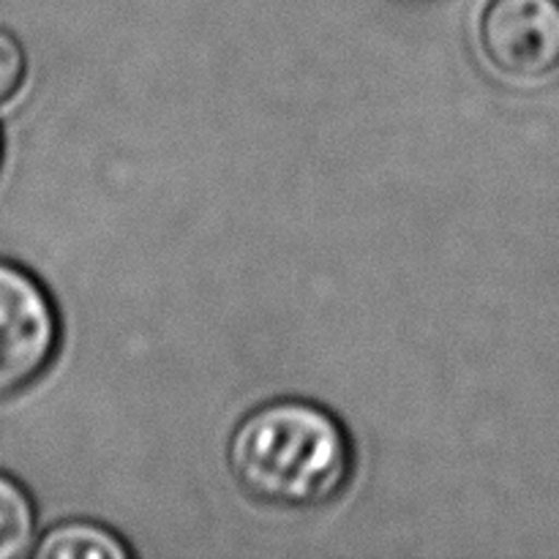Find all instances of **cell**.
<instances>
[{
    "instance_id": "obj_1",
    "label": "cell",
    "mask_w": 559,
    "mask_h": 559,
    "mask_svg": "<svg viewBox=\"0 0 559 559\" xmlns=\"http://www.w3.org/2000/svg\"><path fill=\"white\" fill-rule=\"evenodd\" d=\"M227 467L246 497L278 511H314L353 484L355 448L347 426L306 399H273L238 420Z\"/></svg>"
},
{
    "instance_id": "obj_2",
    "label": "cell",
    "mask_w": 559,
    "mask_h": 559,
    "mask_svg": "<svg viewBox=\"0 0 559 559\" xmlns=\"http://www.w3.org/2000/svg\"><path fill=\"white\" fill-rule=\"evenodd\" d=\"M60 349L52 295L27 267L0 260V399L31 388Z\"/></svg>"
},
{
    "instance_id": "obj_3",
    "label": "cell",
    "mask_w": 559,
    "mask_h": 559,
    "mask_svg": "<svg viewBox=\"0 0 559 559\" xmlns=\"http://www.w3.org/2000/svg\"><path fill=\"white\" fill-rule=\"evenodd\" d=\"M478 47L506 80H546L559 69V0H489Z\"/></svg>"
},
{
    "instance_id": "obj_4",
    "label": "cell",
    "mask_w": 559,
    "mask_h": 559,
    "mask_svg": "<svg viewBox=\"0 0 559 559\" xmlns=\"http://www.w3.org/2000/svg\"><path fill=\"white\" fill-rule=\"evenodd\" d=\"M31 555L36 559H129L134 551L112 530L76 519L55 524L38 535Z\"/></svg>"
},
{
    "instance_id": "obj_5",
    "label": "cell",
    "mask_w": 559,
    "mask_h": 559,
    "mask_svg": "<svg viewBox=\"0 0 559 559\" xmlns=\"http://www.w3.org/2000/svg\"><path fill=\"white\" fill-rule=\"evenodd\" d=\"M38 538V513L31 491L0 473V559L27 557Z\"/></svg>"
},
{
    "instance_id": "obj_6",
    "label": "cell",
    "mask_w": 559,
    "mask_h": 559,
    "mask_svg": "<svg viewBox=\"0 0 559 559\" xmlns=\"http://www.w3.org/2000/svg\"><path fill=\"white\" fill-rule=\"evenodd\" d=\"M27 55L20 38L0 27V104L11 102L25 85Z\"/></svg>"
},
{
    "instance_id": "obj_7",
    "label": "cell",
    "mask_w": 559,
    "mask_h": 559,
    "mask_svg": "<svg viewBox=\"0 0 559 559\" xmlns=\"http://www.w3.org/2000/svg\"><path fill=\"white\" fill-rule=\"evenodd\" d=\"M399 3H409V5H426V3H437V0H399Z\"/></svg>"
}]
</instances>
